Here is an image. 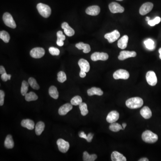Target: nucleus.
<instances>
[{
    "mask_svg": "<svg viewBox=\"0 0 161 161\" xmlns=\"http://www.w3.org/2000/svg\"><path fill=\"white\" fill-rule=\"evenodd\" d=\"M143 104V100L140 97H134L129 98L126 102V105L130 109H137L141 107Z\"/></svg>",
    "mask_w": 161,
    "mask_h": 161,
    "instance_id": "nucleus-1",
    "label": "nucleus"
},
{
    "mask_svg": "<svg viewBox=\"0 0 161 161\" xmlns=\"http://www.w3.org/2000/svg\"><path fill=\"white\" fill-rule=\"evenodd\" d=\"M141 137L145 142L151 144L155 143L158 140V135L150 130H146L143 132Z\"/></svg>",
    "mask_w": 161,
    "mask_h": 161,
    "instance_id": "nucleus-2",
    "label": "nucleus"
},
{
    "mask_svg": "<svg viewBox=\"0 0 161 161\" xmlns=\"http://www.w3.org/2000/svg\"><path fill=\"white\" fill-rule=\"evenodd\" d=\"M37 9L40 15L45 18L49 17L51 14V9L50 7L46 4L39 3L37 5Z\"/></svg>",
    "mask_w": 161,
    "mask_h": 161,
    "instance_id": "nucleus-3",
    "label": "nucleus"
},
{
    "mask_svg": "<svg viewBox=\"0 0 161 161\" xmlns=\"http://www.w3.org/2000/svg\"><path fill=\"white\" fill-rule=\"evenodd\" d=\"M3 20L6 25L10 28L15 29L16 27V24L13 17L10 13H4L3 16Z\"/></svg>",
    "mask_w": 161,
    "mask_h": 161,
    "instance_id": "nucleus-4",
    "label": "nucleus"
},
{
    "mask_svg": "<svg viewBox=\"0 0 161 161\" xmlns=\"http://www.w3.org/2000/svg\"><path fill=\"white\" fill-rule=\"evenodd\" d=\"M113 77L116 80L124 79L127 80L129 77V73L127 71L125 70H118L113 73Z\"/></svg>",
    "mask_w": 161,
    "mask_h": 161,
    "instance_id": "nucleus-5",
    "label": "nucleus"
},
{
    "mask_svg": "<svg viewBox=\"0 0 161 161\" xmlns=\"http://www.w3.org/2000/svg\"><path fill=\"white\" fill-rule=\"evenodd\" d=\"M45 49L42 47H35L30 52V55L31 57L36 59L41 58L45 55Z\"/></svg>",
    "mask_w": 161,
    "mask_h": 161,
    "instance_id": "nucleus-6",
    "label": "nucleus"
},
{
    "mask_svg": "<svg viewBox=\"0 0 161 161\" xmlns=\"http://www.w3.org/2000/svg\"><path fill=\"white\" fill-rule=\"evenodd\" d=\"M146 79L148 83L151 86H155L157 83V77L155 73L152 71H150L147 72Z\"/></svg>",
    "mask_w": 161,
    "mask_h": 161,
    "instance_id": "nucleus-7",
    "label": "nucleus"
},
{
    "mask_svg": "<svg viewBox=\"0 0 161 161\" xmlns=\"http://www.w3.org/2000/svg\"><path fill=\"white\" fill-rule=\"evenodd\" d=\"M57 145L59 151L63 153H66L70 148L69 142L62 139H59L57 140Z\"/></svg>",
    "mask_w": 161,
    "mask_h": 161,
    "instance_id": "nucleus-8",
    "label": "nucleus"
},
{
    "mask_svg": "<svg viewBox=\"0 0 161 161\" xmlns=\"http://www.w3.org/2000/svg\"><path fill=\"white\" fill-rule=\"evenodd\" d=\"M109 8L110 11L113 14L123 13L125 11L124 8L116 2L110 3L109 5Z\"/></svg>",
    "mask_w": 161,
    "mask_h": 161,
    "instance_id": "nucleus-9",
    "label": "nucleus"
},
{
    "mask_svg": "<svg viewBox=\"0 0 161 161\" xmlns=\"http://www.w3.org/2000/svg\"><path fill=\"white\" fill-rule=\"evenodd\" d=\"M108 54L104 52H95L93 53L91 56V59L94 61H96L99 60L105 61L108 59Z\"/></svg>",
    "mask_w": 161,
    "mask_h": 161,
    "instance_id": "nucleus-10",
    "label": "nucleus"
},
{
    "mask_svg": "<svg viewBox=\"0 0 161 161\" xmlns=\"http://www.w3.org/2000/svg\"><path fill=\"white\" fill-rule=\"evenodd\" d=\"M153 5L151 2H146L142 5L140 10L139 13L141 15H145L148 14L153 8Z\"/></svg>",
    "mask_w": 161,
    "mask_h": 161,
    "instance_id": "nucleus-11",
    "label": "nucleus"
},
{
    "mask_svg": "<svg viewBox=\"0 0 161 161\" xmlns=\"http://www.w3.org/2000/svg\"><path fill=\"white\" fill-rule=\"evenodd\" d=\"M120 34L117 30H115L112 32L107 33L104 36L105 39H107L110 43L116 41L120 37Z\"/></svg>",
    "mask_w": 161,
    "mask_h": 161,
    "instance_id": "nucleus-12",
    "label": "nucleus"
},
{
    "mask_svg": "<svg viewBox=\"0 0 161 161\" xmlns=\"http://www.w3.org/2000/svg\"><path fill=\"white\" fill-rule=\"evenodd\" d=\"M137 56V53L134 51H123L120 53L118 59L121 61H123L130 57H134Z\"/></svg>",
    "mask_w": 161,
    "mask_h": 161,
    "instance_id": "nucleus-13",
    "label": "nucleus"
},
{
    "mask_svg": "<svg viewBox=\"0 0 161 161\" xmlns=\"http://www.w3.org/2000/svg\"><path fill=\"white\" fill-rule=\"evenodd\" d=\"M120 116L119 113L116 111H112L107 115L106 120L109 123L116 122L118 120Z\"/></svg>",
    "mask_w": 161,
    "mask_h": 161,
    "instance_id": "nucleus-14",
    "label": "nucleus"
},
{
    "mask_svg": "<svg viewBox=\"0 0 161 161\" xmlns=\"http://www.w3.org/2000/svg\"><path fill=\"white\" fill-rule=\"evenodd\" d=\"M72 104L71 103H66L64 105H62V106L59 108L58 111V113L61 116H64L66 115L72 109Z\"/></svg>",
    "mask_w": 161,
    "mask_h": 161,
    "instance_id": "nucleus-15",
    "label": "nucleus"
},
{
    "mask_svg": "<svg viewBox=\"0 0 161 161\" xmlns=\"http://www.w3.org/2000/svg\"><path fill=\"white\" fill-rule=\"evenodd\" d=\"M100 12V7L97 6H93L88 7L86 10L87 15L91 16L98 15Z\"/></svg>",
    "mask_w": 161,
    "mask_h": 161,
    "instance_id": "nucleus-16",
    "label": "nucleus"
},
{
    "mask_svg": "<svg viewBox=\"0 0 161 161\" xmlns=\"http://www.w3.org/2000/svg\"><path fill=\"white\" fill-rule=\"evenodd\" d=\"M78 65L80 67L81 70L88 72L90 70V66L89 62L84 59H81L78 61Z\"/></svg>",
    "mask_w": 161,
    "mask_h": 161,
    "instance_id": "nucleus-17",
    "label": "nucleus"
},
{
    "mask_svg": "<svg viewBox=\"0 0 161 161\" xmlns=\"http://www.w3.org/2000/svg\"><path fill=\"white\" fill-rule=\"evenodd\" d=\"M61 27L64 29V32L68 36H72L75 34L74 30L69 26L67 22H63L62 24Z\"/></svg>",
    "mask_w": 161,
    "mask_h": 161,
    "instance_id": "nucleus-18",
    "label": "nucleus"
},
{
    "mask_svg": "<svg viewBox=\"0 0 161 161\" xmlns=\"http://www.w3.org/2000/svg\"><path fill=\"white\" fill-rule=\"evenodd\" d=\"M111 158L112 161H126V158L120 153L114 151L111 155Z\"/></svg>",
    "mask_w": 161,
    "mask_h": 161,
    "instance_id": "nucleus-19",
    "label": "nucleus"
},
{
    "mask_svg": "<svg viewBox=\"0 0 161 161\" xmlns=\"http://www.w3.org/2000/svg\"><path fill=\"white\" fill-rule=\"evenodd\" d=\"M21 124L22 126L26 128L29 130H32L34 129L35 126L34 121L30 119H25L22 120Z\"/></svg>",
    "mask_w": 161,
    "mask_h": 161,
    "instance_id": "nucleus-20",
    "label": "nucleus"
},
{
    "mask_svg": "<svg viewBox=\"0 0 161 161\" xmlns=\"http://www.w3.org/2000/svg\"><path fill=\"white\" fill-rule=\"evenodd\" d=\"M140 114L142 116L146 119L151 118L152 116V112L151 109L148 107L145 106L142 108L140 111Z\"/></svg>",
    "mask_w": 161,
    "mask_h": 161,
    "instance_id": "nucleus-21",
    "label": "nucleus"
},
{
    "mask_svg": "<svg viewBox=\"0 0 161 161\" xmlns=\"http://www.w3.org/2000/svg\"><path fill=\"white\" fill-rule=\"evenodd\" d=\"M128 37L126 35L123 36L119 40L118 42V46L119 48L122 49H124L126 48L127 46L128 43Z\"/></svg>",
    "mask_w": 161,
    "mask_h": 161,
    "instance_id": "nucleus-22",
    "label": "nucleus"
},
{
    "mask_svg": "<svg viewBox=\"0 0 161 161\" xmlns=\"http://www.w3.org/2000/svg\"><path fill=\"white\" fill-rule=\"evenodd\" d=\"M87 94L89 96H93L94 95L101 96L103 95V92L100 88L94 87L88 90Z\"/></svg>",
    "mask_w": 161,
    "mask_h": 161,
    "instance_id": "nucleus-23",
    "label": "nucleus"
},
{
    "mask_svg": "<svg viewBox=\"0 0 161 161\" xmlns=\"http://www.w3.org/2000/svg\"><path fill=\"white\" fill-rule=\"evenodd\" d=\"M79 50L83 49V52L85 53H88L90 52L91 50V47L88 44H84L82 42H80L77 44L75 45Z\"/></svg>",
    "mask_w": 161,
    "mask_h": 161,
    "instance_id": "nucleus-24",
    "label": "nucleus"
},
{
    "mask_svg": "<svg viewBox=\"0 0 161 161\" xmlns=\"http://www.w3.org/2000/svg\"><path fill=\"white\" fill-rule=\"evenodd\" d=\"M45 128V124L43 122L40 121L37 123L35 128V132L38 136L40 135Z\"/></svg>",
    "mask_w": 161,
    "mask_h": 161,
    "instance_id": "nucleus-25",
    "label": "nucleus"
},
{
    "mask_svg": "<svg viewBox=\"0 0 161 161\" xmlns=\"http://www.w3.org/2000/svg\"><path fill=\"white\" fill-rule=\"evenodd\" d=\"M5 147L7 148H12L14 147V142L11 135H7L4 143Z\"/></svg>",
    "mask_w": 161,
    "mask_h": 161,
    "instance_id": "nucleus-26",
    "label": "nucleus"
},
{
    "mask_svg": "<svg viewBox=\"0 0 161 161\" xmlns=\"http://www.w3.org/2000/svg\"><path fill=\"white\" fill-rule=\"evenodd\" d=\"M49 94L51 97L56 100L59 97V93L57 88L55 86H51L49 89Z\"/></svg>",
    "mask_w": 161,
    "mask_h": 161,
    "instance_id": "nucleus-27",
    "label": "nucleus"
},
{
    "mask_svg": "<svg viewBox=\"0 0 161 161\" xmlns=\"http://www.w3.org/2000/svg\"><path fill=\"white\" fill-rule=\"evenodd\" d=\"M97 158L96 154L90 155L86 151L83 153V159L84 161H94Z\"/></svg>",
    "mask_w": 161,
    "mask_h": 161,
    "instance_id": "nucleus-28",
    "label": "nucleus"
},
{
    "mask_svg": "<svg viewBox=\"0 0 161 161\" xmlns=\"http://www.w3.org/2000/svg\"><path fill=\"white\" fill-rule=\"evenodd\" d=\"M38 98L37 95L33 92H30L27 93L25 95V100L27 102L36 101L38 100Z\"/></svg>",
    "mask_w": 161,
    "mask_h": 161,
    "instance_id": "nucleus-29",
    "label": "nucleus"
},
{
    "mask_svg": "<svg viewBox=\"0 0 161 161\" xmlns=\"http://www.w3.org/2000/svg\"><path fill=\"white\" fill-rule=\"evenodd\" d=\"M109 129L112 131L117 132L121 130H123V128L119 123L114 122L113 123H111V125L109 126Z\"/></svg>",
    "mask_w": 161,
    "mask_h": 161,
    "instance_id": "nucleus-30",
    "label": "nucleus"
},
{
    "mask_svg": "<svg viewBox=\"0 0 161 161\" xmlns=\"http://www.w3.org/2000/svg\"><path fill=\"white\" fill-rule=\"evenodd\" d=\"M0 38L6 43H8L10 40L9 33L6 31H2L0 32Z\"/></svg>",
    "mask_w": 161,
    "mask_h": 161,
    "instance_id": "nucleus-31",
    "label": "nucleus"
},
{
    "mask_svg": "<svg viewBox=\"0 0 161 161\" xmlns=\"http://www.w3.org/2000/svg\"><path fill=\"white\" fill-rule=\"evenodd\" d=\"M29 83L26 81H23L22 84L21 88V93L22 96H25L27 94L29 87Z\"/></svg>",
    "mask_w": 161,
    "mask_h": 161,
    "instance_id": "nucleus-32",
    "label": "nucleus"
},
{
    "mask_svg": "<svg viewBox=\"0 0 161 161\" xmlns=\"http://www.w3.org/2000/svg\"><path fill=\"white\" fill-rule=\"evenodd\" d=\"M79 106L82 115L83 116L87 115L88 114V112H88V108H87V104H86L85 102H82Z\"/></svg>",
    "mask_w": 161,
    "mask_h": 161,
    "instance_id": "nucleus-33",
    "label": "nucleus"
},
{
    "mask_svg": "<svg viewBox=\"0 0 161 161\" xmlns=\"http://www.w3.org/2000/svg\"><path fill=\"white\" fill-rule=\"evenodd\" d=\"M28 83L33 89L36 90H38L40 89V86L38 85L35 78L33 77L29 78L28 79Z\"/></svg>",
    "mask_w": 161,
    "mask_h": 161,
    "instance_id": "nucleus-34",
    "label": "nucleus"
},
{
    "mask_svg": "<svg viewBox=\"0 0 161 161\" xmlns=\"http://www.w3.org/2000/svg\"><path fill=\"white\" fill-rule=\"evenodd\" d=\"M144 44L146 47L149 50H153L155 48V44L154 41L151 39H148L144 41Z\"/></svg>",
    "mask_w": 161,
    "mask_h": 161,
    "instance_id": "nucleus-35",
    "label": "nucleus"
},
{
    "mask_svg": "<svg viewBox=\"0 0 161 161\" xmlns=\"http://www.w3.org/2000/svg\"><path fill=\"white\" fill-rule=\"evenodd\" d=\"M82 98L80 96H76L72 98L71 103L74 106H77L80 105L82 102Z\"/></svg>",
    "mask_w": 161,
    "mask_h": 161,
    "instance_id": "nucleus-36",
    "label": "nucleus"
},
{
    "mask_svg": "<svg viewBox=\"0 0 161 161\" xmlns=\"http://www.w3.org/2000/svg\"><path fill=\"white\" fill-rule=\"evenodd\" d=\"M67 79L66 75L65 72L60 71L57 74V80L61 83L65 82Z\"/></svg>",
    "mask_w": 161,
    "mask_h": 161,
    "instance_id": "nucleus-37",
    "label": "nucleus"
},
{
    "mask_svg": "<svg viewBox=\"0 0 161 161\" xmlns=\"http://www.w3.org/2000/svg\"><path fill=\"white\" fill-rule=\"evenodd\" d=\"M161 18L159 17H157L154 19H153V20H150V21H148V23L151 26H153L156 25V24H158L161 22Z\"/></svg>",
    "mask_w": 161,
    "mask_h": 161,
    "instance_id": "nucleus-38",
    "label": "nucleus"
},
{
    "mask_svg": "<svg viewBox=\"0 0 161 161\" xmlns=\"http://www.w3.org/2000/svg\"><path fill=\"white\" fill-rule=\"evenodd\" d=\"M49 52L52 56H58L60 53L59 49L56 47H50L49 48Z\"/></svg>",
    "mask_w": 161,
    "mask_h": 161,
    "instance_id": "nucleus-39",
    "label": "nucleus"
},
{
    "mask_svg": "<svg viewBox=\"0 0 161 161\" xmlns=\"http://www.w3.org/2000/svg\"><path fill=\"white\" fill-rule=\"evenodd\" d=\"M57 40L64 41L66 40V36L63 35V32L61 31H59L57 32Z\"/></svg>",
    "mask_w": 161,
    "mask_h": 161,
    "instance_id": "nucleus-40",
    "label": "nucleus"
},
{
    "mask_svg": "<svg viewBox=\"0 0 161 161\" xmlns=\"http://www.w3.org/2000/svg\"><path fill=\"white\" fill-rule=\"evenodd\" d=\"M5 94L4 92L2 90L0 91V106H2L4 104V98H5Z\"/></svg>",
    "mask_w": 161,
    "mask_h": 161,
    "instance_id": "nucleus-41",
    "label": "nucleus"
},
{
    "mask_svg": "<svg viewBox=\"0 0 161 161\" xmlns=\"http://www.w3.org/2000/svg\"><path fill=\"white\" fill-rule=\"evenodd\" d=\"M1 78L4 82L7 81L9 80V74H7L6 72L1 74Z\"/></svg>",
    "mask_w": 161,
    "mask_h": 161,
    "instance_id": "nucleus-42",
    "label": "nucleus"
},
{
    "mask_svg": "<svg viewBox=\"0 0 161 161\" xmlns=\"http://www.w3.org/2000/svg\"><path fill=\"white\" fill-rule=\"evenodd\" d=\"M93 137H94V134H93V133H89L88 135H87V139H86V141L89 142L91 141L93 138Z\"/></svg>",
    "mask_w": 161,
    "mask_h": 161,
    "instance_id": "nucleus-43",
    "label": "nucleus"
},
{
    "mask_svg": "<svg viewBox=\"0 0 161 161\" xmlns=\"http://www.w3.org/2000/svg\"><path fill=\"white\" fill-rule=\"evenodd\" d=\"M79 137L81 138H84V139H87V136L86 134H85V132H82L80 134H79Z\"/></svg>",
    "mask_w": 161,
    "mask_h": 161,
    "instance_id": "nucleus-44",
    "label": "nucleus"
},
{
    "mask_svg": "<svg viewBox=\"0 0 161 161\" xmlns=\"http://www.w3.org/2000/svg\"><path fill=\"white\" fill-rule=\"evenodd\" d=\"M79 75H80V77H82V78H84L86 76V72L83 71L81 70Z\"/></svg>",
    "mask_w": 161,
    "mask_h": 161,
    "instance_id": "nucleus-45",
    "label": "nucleus"
},
{
    "mask_svg": "<svg viewBox=\"0 0 161 161\" xmlns=\"http://www.w3.org/2000/svg\"><path fill=\"white\" fill-rule=\"evenodd\" d=\"M5 72H6V71L5 70V68L3 66H0V73L1 74H2Z\"/></svg>",
    "mask_w": 161,
    "mask_h": 161,
    "instance_id": "nucleus-46",
    "label": "nucleus"
},
{
    "mask_svg": "<svg viewBox=\"0 0 161 161\" xmlns=\"http://www.w3.org/2000/svg\"><path fill=\"white\" fill-rule=\"evenodd\" d=\"M56 44L59 46H63L64 44V42H63V41L57 40L56 41Z\"/></svg>",
    "mask_w": 161,
    "mask_h": 161,
    "instance_id": "nucleus-47",
    "label": "nucleus"
},
{
    "mask_svg": "<svg viewBox=\"0 0 161 161\" xmlns=\"http://www.w3.org/2000/svg\"><path fill=\"white\" fill-rule=\"evenodd\" d=\"M139 161H148V158H141L140 160H139Z\"/></svg>",
    "mask_w": 161,
    "mask_h": 161,
    "instance_id": "nucleus-48",
    "label": "nucleus"
},
{
    "mask_svg": "<svg viewBox=\"0 0 161 161\" xmlns=\"http://www.w3.org/2000/svg\"><path fill=\"white\" fill-rule=\"evenodd\" d=\"M127 124L126 123H123L122 124V127L123 128V129H125V128L126 127Z\"/></svg>",
    "mask_w": 161,
    "mask_h": 161,
    "instance_id": "nucleus-49",
    "label": "nucleus"
},
{
    "mask_svg": "<svg viewBox=\"0 0 161 161\" xmlns=\"http://www.w3.org/2000/svg\"><path fill=\"white\" fill-rule=\"evenodd\" d=\"M159 54H160L159 57H160V59L161 60V48H160V49H159Z\"/></svg>",
    "mask_w": 161,
    "mask_h": 161,
    "instance_id": "nucleus-50",
    "label": "nucleus"
},
{
    "mask_svg": "<svg viewBox=\"0 0 161 161\" xmlns=\"http://www.w3.org/2000/svg\"><path fill=\"white\" fill-rule=\"evenodd\" d=\"M146 21L148 22V21L150 20V17H146Z\"/></svg>",
    "mask_w": 161,
    "mask_h": 161,
    "instance_id": "nucleus-51",
    "label": "nucleus"
},
{
    "mask_svg": "<svg viewBox=\"0 0 161 161\" xmlns=\"http://www.w3.org/2000/svg\"><path fill=\"white\" fill-rule=\"evenodd\" d=\"M116 1H122L123 0H116Z\"/></svg>",
    "mask_w": 161,
    "mask_h": 161,
    "instance_id": "nucleus-52",
    "label": "nucleus"
}]
</instances>
